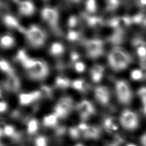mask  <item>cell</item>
I'll return each mask as SVG.
<instances>
[{
  "label": "cell",
  "mask_w": 146,
  "mask_h": 146,
  "mask_svg": "<svg viewBox=\"0 0 146 146\" xmlns=\"http://www.w3.org/2000/svg\"><path fill=\"white\" fill-rule=\"evenodd\" d=\"M132 58L129 54L122 48L116 47L108 55L110 66L115 71L124 70L129 64Z\"/></svg>",
  "instance_id": "cell-1"
},
{
  "label": "cell",
  "mask_w": 146,
  "mask_h": 146,
  "mask_svg": "<svg viewBox=\"0 0 146 146\" xmlns=\"http://www.w3.org/2000/svg\"><path fill=\"white\" fill-rule=\"evenodd\" d=\"M116 94L118 100L124 105L130 103L132 93L128 83L124 80H119L115 83Z\"/></svg>",
  "instance_id": "cell-2"
},
{
  "label": "cell",
  "mask_w": 146,
  "mask_h": 146,
  "mask_svg": "<svg viewBox=\"0 0 146 146\" xmlns=\"http://www.w3.org/2000/svg\"><path fill=\"white\" fill-rule=\"evenodd\" d=\"M119 122L125 129L133 130L139 125V119L137 115L133 111L129 110H125L121 113Z\"/></svg>",
  "instance_id": "cell-3"
},
{
  "label": "cell",
  "mask_w": 146,
  "mask_h": 146,
  "mask_svg": "<svg viewBox=\"0 0 146 146\" xmlns=\"http://www.w3.org/2000/svg\"><path fill=\"white\" fill-rule=\"evenodd\" d=\"M26 36L28 41L34 47L42 46L45 40L46 35L39 27L32 26L29 28L26 32Z\"/></svg>",
  "instance_id": "cell-4"
},
{
  "label": "cell",
  "mask_w": 146,
  "mask_h": 146,
  "mask_svg": "<svg viewBox=\"0 0 146 146\" xmlns=\"http://www.w3.org/2000/svg\"><path fill=\"white\" fill-rule=\"evenodd\" d=\"M87 55L91 58H98L103 52V42L98 39L88 40L85 42Z\"/></svg>",
  "instance_id": "cell-5"
},
{
  "label": "cell",
  "mask_w": 146,
  "mask_h": 146,
  "mask_svg": "<svg viewBox=\"0 0 146 146\" xmlns=\"http://www.w3.org/2000/svg\"><path fill=\"white\" fill-rule=\"evenodd\" d=\"M28 70H29V75L34 79L44 78L48 72L46 64L40 60H34L33 65Z\"/></svg>",
  "instance_id": "cell-6"
},
{
  "label": "cell",
  "mask_w": 146,
  "mask_h": 146,
  "mask_svg": "<svg viewBox=\"0 0 146 146\" xmlns=\"http://www.w3.org/2000/svg\"><path fill=\"white\" fill-rule=\"evenodd\" d=\"M78 110L80 113V117L84 120L94 114L95 109L93 104L88 100H83L78 105Z\"/></svg>",
  "instance_id": "cell-7"
},
{
  "label": "cell",
  "mask_w": 146,
  "mask_h": 146,
  "mask_svg": "<svg viewBox=\"0 0 146 146\" xmlns=\"http://www.w3.org/2000/svg\"><path fill=\"white\" fill-rule=\"evenodd\" d=\"M94 95L96 100L101 104L106 106L110 100V93L108 89L103 86L96 87L94 90Z\"/></svg>",
  "instance_id": "cell-8"
},
{
  "label": "cell",
  "mask_w": 146,
  "mask_h": 146,
  "mask_svg": "<svg viewBox=\"0 0 146 146\" xmlns=\"http://www.w3.org/2000/svg\"><path fill=\"white\" fill-rule=\"evenodd\" d=\"M42 17L43 19L51 26H56L58 23L59 15L55 9L46 7L42 11Z\"/></svg>",
  "instance_id": "cell-9"
},
{
  "label": "cell",
  "mask_w": 146,
  "mask_h": 146,
  "mask_svg": "<svg viewBox=\"0 0 146 146\" xmlns=\"http://www.w3.org/2000/svg\"><path fill=\"white\" fill-rule=\"evenodd\" d=\"M100 134L99 129L96 127L87 125L82 132V136L87 139H97Z\"/></svg>",
  "instance_id": "cell-10"
},
{
  "label": "cell",
  "mask_w": 146,
  "mask_h": 146,
  "mask_svg": "<svg viewBox=\"0 0 146 146\" xmlns=\"http://www.w3.org/2000/svg\"><path fill=\"white\" fill-rule=\"evenodd\" d=\"M39 91H34L31 93L22 94L19 96V102L22 104H27L39 97Z\"/></svg>",
  "instance_id": "cell-11"
},
{
  "label": "cell",
  "mask_w": 146,
  "mask_h": 146,
  "mask_svg": "<svg viewBox=\"0 0 146 146\" xmlns=\"http://www.w3.org/2000/svg\"><path fill=\"white\" fill-rule=\"evenodd\" d=\"M19 10L22 15L29 16L34 13L35 7L31 2L23 1L19 5Z\"/></svg>",
  "instance_id": "cell-12"
},
{
  "label": "cell",
  "mask_w": 146,
  "mask_h": 146,
  "mask_svg": "<svg viewBox=\"0 0 146 146\" xmlns=\"http://www.w3.org/2000/svg\"><path fill=\"white\" fill-rule=\"evenodd\" d=\"M103 125L107 131L110 132H114L118 129L119 121L115 117H106L103 121Z\"/></svg>",
  "instance_id": "cell-13"
},
{
  "label": "cell",
  "mask_w": 146,
  "mask_h": 146,
  "mask_svg": "<svg viewBox=\"0 0 146 146\" xmlns=\"http://www.w3.org/2000/svg\"><path fill=\"white\" fill-rule=\"evenodd\" d=\"M0 44L3 48H10L14 44V39L10 35H5L0 38Z\"/></svg>",
  "instance_id": "cell-14"
},
{
  "label": "cell",
  "mask_w": 146,
  "mask_h": 146,
  "mask_svg": "<svg viewBox=\"0 0 146 146\" xmlns=\"http://www.w3.org/2000/svg\"><path fill=\"white\" fill-rule=\"evenodd\" d=\"M87 22L90 27L93 28L100 27L104 23V22L101 18L96 16L88 17L87 18Z\"/></svg>",
  "instance_id": "cell-15"
},
{
  "label": "cell",
  "mask_w": 146,
  "mask_h": 146,
  "mask_svg": "<svg viewBox=\"0 0 146 146\" xmlns=\"http://www.w3.org/2000/svg\"><path fill=\"white\" fill-rule=\"evenodd\" d=\"M58 117L55 114H50L45 116L43 119V125L47 127H54L58 121Z\"/></svg>",
  "instance_id": "cell-16"
},
{
  "label": "cell",
  "mask_w": 146,
  "mask_h": 146,
  "mask_svg": "<svg viewBox=\"0 0 146 146\" xmlns=\"http://www.w3.org/2000/svg\"><path fill=\"white\" fill-rule=\"evenodd\" d=\"M72 87L78 91H85L88 88V84L83 79H76L71 83Z\"/></svg>",
  "instance_id": "cell-17"
},
{
  "label": "cell",
  "mask_w": 146,
  "mask_h": 146,
  "mask_svg": "<svg viewBox=\"0 0 146 146\" xmlns=\"http://www.w3.org/2000/svg\"><path fill=\"white\" fill-rule=\"evenodd\" d=\"M50 53L53 55H59L64 51L63 45L59 42H55L50 47Z\"/></svg>",
  "instance_id": "cell-18"
},
{
  "label": "cell",
  "mask_w": 146,
  "mask_h": 146,
  "mask_svg": "<svg viewBox=\"0 0 146 146\" xmlns=\"http://www.w3.org/2000/svg\"><path fill=\"white\" fill-rule=\"evenodd\" d=\"M38 129V122L35 119H31L27 123V131L30 135L35 133Z\"/></svg>",
  "instance_id": "cell-19"
},
{
  "label": "cell",
  "mask_w": 146,
  "mask_h": 146,
  "mask_svg": "<svg viewBox=\"0 0 146 146\" xmlns=\"http://www.w3.org/2000/svg\"><path fill=\"white\" fill-rule=\"evenodd\" d=\"M132 22L135 24L146 26V15L142 13H139L131 18Z\"/></svg>",
  "instance_id": "cell-20"
},
{
  "label": "cell",
  "mask_w": 146,
  "mask_h": 146,
  "mask_svg": "<svg viewBox=\"0 0 146 146\" xmlns=\"http://www.w3.org/2000/svg\"><path fill=\"white\" fill-rule=\"evenodd\" d=\"M4 22L6 26L10 28H15L19 26L17 19L11 15H6L4 18Z\"/></svg>",
  "instance_id": "cell-21"
},
{
  "label": "cell",
  "mask_w": 146,
  "mask_h": 146,
  "mask_svg": "<svg viewBox=\"0 0 146 146\" xmlns=\"http://www.w3.org/2000/svg\"><path fill=\"white\" fill-rule=\"evenodd\" d=\"M3 131L4 136L11 137V139H13L17 133L15 131V128L13 126L10 125H5L3 128Z\"/></svg>",
  "instance_id": "cell-22"
},
{
  "label": "cell",
  "mask_w": 146,
  "mask_h": 146,
  "mask_svg": "<svg viewBox=\"0 0 146 146\" xmlns=\"http://www.w3.org/2000/svg\"><path fill=\"white\" fill-rule=\"evenodd\" d=\"M70 84L69 79L64 77H59L56 80V85L60 88H67Z\"/></svg>",
  "instance_id": "cell-23"
},
{
  "label": "cell",
  "mask_w": 146,
  "mask_h": 146,
  "mask_svg": "<svg viewBox=\"0 0 146 146\" xmlns=\"http://www.w3.org/2000/svg\"><path fill=\"white\" fill-rule=\"evenodd\" d=\"M86 9L90 13H94L97 9L96 2L94 0H89L86 2Z\"/></svg>",
  "instance_id": "cell-24"
},
{
  "label": "cell",
  "mask_w": 146,
  "mask_h": 146,
  "mask_svg": "<svg viewBox=\"0 0 146 146\" xmlns=\"http://www.w3.org/2000/svg\"><path fill=\"white\" fill-rule=\"evenodd\" d=\"M131 78L134 80H139L144 78L143 74L141 69H135L131 72Z\"/></svg>",
  "instance_id": "cell-25"
},
{
  "label": "cell",
  "mask_w": 146,
  "mask_h": 146,
  "mask_svg": "<svg viewBox=\"0 0 146 146\" xmlns=\"http://www.w3.org/2000/svg\"><path fill=\"white\" fill-rule=\"evenodd\" d=\"M69 134L70 136L74 139L79 138L81 136H82V133L78 128V127H71L69 129Z\"/></svg>",
  "instance_id": "cell-26"
},
{
  "label": "cell",
  "mask_w": 146,
  "mask_h": 146,
  "mask_svg": "<svg viewBox=\"0 0 146 146\" xmlns=\"http://www.w3.org/2000/svg\"><path fill=\"white\" fill-rule=\"evenodd\" d=\"M136 48V52L143 62L146 59V45H141Z\"/></svg>",
  "instance_id": "cell-27"
},
{
  "label": "cell",
  "mask_w": 146,
  "mask_h": 146,
  "mask_svg": "<svg viewBox=\"0 0 146 146\" xmlns=\"http://www.w3.org/2000/svg\"><path fill=\"white\" fill-rule=\"evenodd\" d=\"M47 139L44 136H39L35 139V146H47Z\"/></svg>",
  "instance_id": "cell-28"
},
{
  "label": "cell",
  "mask_w": 146,
  "mask_h": 146,
  "mask_svg": "<svg viewBox=\"0 0 146 146\" xmlns=\"http://www.w3.org/2000/svg\"><path fill=\"white\" fill-rule=\"evenodd\" d=\"M67 38L68 40L74 42L79 39V38H80V34L78 31L74 30H70L67 34Z\"/></svg>",
  "instance_id": "cell-29"
},
{
  "label": "cell",
  "mask_w": 146,
  "mask_h": 146,
  "mask_svg": "<svg viewBox=\"0 0 146 146\" xmlns=\"http://www.w3.org/2000/svg\"><path fill=\"white\" fill-rule=\"evenodd\" d=\"M74 68L78 72L82 73L85 71L86 65L83 62L81 61H78L74 63Z\"/></svg>",
  "instance_id": "cell-30"
},
{
  "label": "cell",
  "mask_w": 146,
  "mask_h": 146,
  "mask_svg": "<svg viewBox=\"0 0 146 146\" xmlns=\"http://www.w3.org/2000/svg\"><path fill=\"white\" fill-rule=\"evenodd\" d=\"M103 74L91 71V79L95 83L99 82L102 80V79L103 78Z\"/></svg>",
  "instance_id": "cell-31"
},
{
  "label": "cell",
  "mask_w": 146,
  "mask_h": 146,
  "mask_svg": "<svg viewBox=\"0 0 146 146\" xmlns=\"http://www.w3.org/2000/svg\"><path fill=\"white\" fill-rule=\"evenodd\" d=\"M138 95L141 98L143 105L146 104V87H144L141 88L138 91Z\"/></svg>",
  "instance_id": "cell-32"
},
{
  "label": "cell",
  "mask_w": 146,
  "mask_h": 146,
  "mask_svg": "<svg viewBox=\"0 0 146 146\" xmlns=\"http://www.w3.org/2000/svg\"><path fill=\"white\" fill-rule=\"evenodd\" d=\"M67 23H68V26L70 28H74L78 25V18L75 15H72L69 17Z\"/></svg>",
  "instance_id": "cell-33"
},
{
  "label": "cell",
  "mask_w": 146,
  "mask_h": 146,
  "mask_svg": "<svg viewBox=\"0 0 146 146\" xmlns=\"http://www.w3.org/2000/svg\"><path fill=\"white\" fill-rule=\"evenodd\" d=\"M120 2L118 1H107V8L108 10H115L119 5Z\"/></svg>",
  "instance_id": "cell-34"
},
{
  "label": "cell",
  "mask_w": 146,
  "mask_h": 146,
  "mask_svg": "<svg viewBox=\"0 0 146 146\" xmlns=\"http://www.w3.org/2000/svg\"><path fill=\"white\" fill-rule=\"evenodd\" d=\"M0 69L5 72L10 71V66L9 63L5 60H0Z\"/></svg>",
  "instance_id": "cell-35"
},
{
  "label": "cell",
  "mask_w": 146,
  "mask_h": 146,
  "mask_svg": "<svg viewBox=\"0 0 146 146\" xmlns=\"http://www.w3.org/2000/svg\"><path fill=\"white\" fill-rule=\"evenodd\" d=\"M104 67L100 65V64H96L91 69V71L95 72H98V73H102L103 74L104 72Z\"/></svg>",
  "instance_id": "cell-36"
},
{
  "label": "cell",
  "mask_w": 146,
  "mask_h": 146,
  "mask_svg": "<svg viewBox=\"0 0 146 146\" xmlns=\"http://www.w3.org/2000/svg\"><path fill=\"white\" fill-rule=\"evenodd\" d=\"M71 60L73 62L76 63V62L79 61V55L78 53H76V52H72L71 54Z\"/></svg>",
  "instance_id": "cell-37"
},
{
  "label": "cell",
  "mask_w": 146,
  "mask_h": 146,
  "mask_svg": "<svg viewBox=\"0 0 146 146\" xmlns=\"http://www.w3.org/2000/svg\"><path fill=\"white\" fill-rule=\"evenodd\" d=\"M7 104L4 102H0V113L5 111L7 108Z\"/></svg>",
  "instance_id": "cell-38"
},
{
  "label": "cell",
  "mask_w": 146,
  "mask_h": 146,
  "mask_svg": "<svg viewBox=\"0 0 146 146\" xmlns=\"http://www.w3.org/2000/svg\"><path fill=\"white\" fill-rule=\"evenodd\" d=\"M141 142L143 146H146V133H145L141 136Z\"/></svg>",
  "instance_id": "cell-39"
},
{
  "label": "cell",
  "mask_w": 146,
  "mask_h": 146,
  "mask_svg": "<svg viewBox=\"0 0 146 146\" xmlns=\"http://www.w3.org/2000/svg\"><path fill=\"white\" fill-rule=\"evenodd\" d=\"M143 74V76H144V78L146 79V65L145 64H143L142 67H141V69Z\"/></svg>",
  "instance_id": "cell-40"
},
{
  "label": "cell",
  "mask_w": 146,
  "mask_h": 146,
  "mask_svg": "<svg viewBox=\"0 0 146 146\" xmlns=\"http://www.w3.org/2000/svg\"><path fill=\"white\" fill-rule=\"evenodd\" d=\"M140 5H141V6H146V1H140L139 2Z\"/></svg>",
  "instance_id": "cell-41"
},
{
  "label": "cell",
  "mask_w": 146,
  "mask_h": 146,
  "mask_svg": "<svg viewBox=\"0 0 146 146\" xmlns=\"http://www.w3.org/2000/svg\"><path fill=\"white\" fill-rule=\"evenodd\" d=\"M143 112H144V113L146 116V104L145 105H143Z\"/></svg>",
  "instance_id": "cell-42"
},
{
  "label": "cell",
  "mask_w": 146,
  "mask_h": 146,
  "mask_svg": "<svg viewBox=\"0 0 146 146\" xmlns=\"http://www.w3.org/2000/svg\"><path fill=\"white\" fill-rule=\"evenodd\" d=\"M126 146H137V145H135V144L130 143V144H127Z\"/></svg>",
  "instance_id": "cell-43"
},
{
  "label": "cell",
  "mask_w": 146,
  "mask_h": 146,
  "mask_svg": "<svg viewBox=\"0 0 146 146\" xmlns=\"http://www.w3.org/2000/svg\"><path fill=\"white\" fill-rule=\"evenodd\" d=\"M75 146H83V145L82 144H78L76 145Z\"/></svg>",
  "instance_id": "cell-44"
},
{
  "label": "cell",
  "mask_w": 146,
  "mask_h": 146,
  "mask_svg": "<svg viewBox=\"0 0 146 146\" xmlns=\"http://www.w3.org/2000/svg\"><path fill=\"white\" fill-rule=\"evenodd\" d=\"M0 146H5L3 144H2L1 142H0Z\"/></svg>",
  "instance_id": "cell-45"
}]
</instances>
